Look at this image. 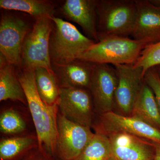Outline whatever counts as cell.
I'll list each match as a JSON object with an SVG mask.
<instances>
[{"label": "cell", "mask_w": 160, "mask_h": 160, "mask_svg": "<svg viewBox=\"0 0 160 160\" xmlns=\"http://www.w3.org/2000/svg\"><path fill=\"white\" fill-rule=\"evenodd\" d=\"M151 142L154 150L153 160H160V142Z\"/></svg>", "instance_id": "obj_26"}, {"label": "cell", "mask_w": 160, "mask_h": 160, "mask_svg": "<svg viewBox=\"0 0 160 160\" xmlns=\"http://www.w3.org/2000/svg\"><path fill=\"white\" fill-rule=\"evenodd\" d=\"M95 64L80 59L64 65H52L59 88L89 89Z\"/></svg>", "instance_id": "obj_15"}, {"label": "cell", "mask_w": 160, "mask_h": 160, "mask_svg": "<svg viewBox=\"0 0 160 160\" xmlns=\"http://www.w3.org/2000/svg\"><path fill=\"white\" fill-rule=\"evenodd\" d=\"M98 0H67L61 11L67 18L79 25L86 37L99 42L97 8Z\"/></svg>", "instance_id": "obj_14"}, {"label": "cell", "mask_w": 160, "mask_h": 160, "mask_svg": "<svg viewBox=\"0 0 160 160\" xmlns=\"http://www.w3.org/2000/svg\"><path fill=\"white\" fill-rule=\"evenodd\" d=\"M60 113L72 122L91 128L93 125V101L89 89L60 88Z\"/></svg>", "instance_id": "obj_10"}, {"label": "cell", "mask_w": 160, "mask_h": 160, "mask_svg": "<svg viewBox=\"0 0 160 160\" xmlns=\"http://www.w3.org/2000/svg\"><path fill=\"white\" fill-rule=\"evenodd\" d=\"M15 67L9 63L0 66V101L10 100L26 104L25 92Z\"/></svg>", "instance_id": "obj_17"}, {"label": "cell", "mask_w": 160, "mask_h": 160, "mask_svg": "<svg viewBox=\"0 0 160 160\" xmlns=\"http://www.w3.org/2000/svg\"><path fill=\"white\" fill-rule=\"evenodd\" d=\"M108 160H118L117 159H116L115 158H114L112 157L110 158Z\"/></svg>", "instance_id": "obj_28"}, {"label": "cell", "mask_w": 160, "mask_h": 160, "mask_svg": "<svg viewBox=\"0 0 160 160\" xmlns=\"http://www.w3.org/2000/svg\"><path fill=\"white\" fill-rule=\"evenodd\" d=\"M118 84L114 98V107L121 113L130 116L135 102L145 83L142 68L133 64L115 65Z\"/></svg>", "instance_id": "obj_9"}, {"label": "cell", "mask_w": 160, "mask_h": 160, "mask_svg": "<svg viewBox=\"0 0 160 160\" xmlns=\"http://www.w3.org/2000/svg\"><path fill=\"white\" fill-rule=\"evenodd\" d=\"M130 116L139 119L160 130L159 108L153 92L145 82Z\"/></svg>", "instance_id": "obj_16"}, {"label": "cell", "mask_w": 160, "mask_h": 160, "mask_svg": "<svg viewBox=\"0 0 160 160\" xmlns=\"http://www.w3.org/2000/svg\"><path fill=\"white\" fill-rule=\"evenodd\" d=\"M94 133L91 128L72 122L58 113L56 147L60 160H75Z\"/></svg>", "instance_id": "obj_7"}, {"label": "cell", "mask_w": 160, "mask_h": 160, "mask_svg": "<svg viewBox=\"0 0 160 160\" xmlns=\"http://www.w3.org/2000/svg\"><path fill=\"white\" fill-rule=\"evenodd\" d=\"M95 132L108 136L118 132H125L151 142H160V130L143 121L130 116H125L113 111L100 114L93 123Z\"/></svg>", "instance_id": "obj_6"}, {"label": "cell", "mask_w": 160, "mask_h": 160, "mask_svg": "<svg viewBox=\"0 0 160 160\" xmlns=\"http://www.w3.org/2000/svg\"><path fill=\"white\" fill-rule=\"evenodd\" d=\"M25 121L18 112L12 110L3 112L0 116V130L5 134H13L24 131Z\"/></svg>", "instance_id": "obj_22"}, {"label": "cell", "mask_w": 160, "mask_h": 160, "mask_svg": "<svg viewBox=\"0 0 160 160\" xmlns=\"http://www.w3.org/2000/svg\"><path fill=\"white\" fill-rule=\"evenodd\" d=\"M18 76L35 127L38 148L42 152L55 158L57 156L58 104L50 106L40 98L36 86L34 70L22 69Z\"/></svg>", "instance_id": "obj_1"}, {"label": "cell", "mask_w": 160, "mask_h": 160, "mask_svg": "<svg viewBox=\"0 0 160 160\" xmlns=\"http://www.w3.org/2000/svg\"><path fill=\"white\" fill-rule=\"evenodd\" d=\"M144 79L153 92L160 111V78L155 67L148 69L145 72Z\"/></svg>", "instance_id": "obj_24"}, {"label": "cell", "mask_w": 160, "mask_h": 160, "mask_svg": "<svg viewBox=\"0 0 160 160\" xmlns=\"http://www.w3.org/2000/svg\"><path fill=\"white\" fill-rule=\"evenodd\" d=\"M112 157L111 147L108 137L94 133L75 160H108Z\"/></svg>", "instance_id": "obj_21"}, {"label": "cell", "mask_w": 160, "mask_h": 160, "mask_svg": "<svg viewBox=\"0 0 160 160\" xmlns=\"http://www.w3.org/2000/svg\"><path fill=\"white\" fill-rule=\"evenodd\" d=\"M137 7L136 18L131 38L148 45L160 41V6L149 0H135Z\"/></svg>", "instance_id": "obj_13"}, {"label": "cell", "mask_w": 160, "mask_h": 160, "mask_svg": "<svg viewBox=\"0 0 160 160\" xmlns=\"http://www.w3.org/2000/svg\"><path fill=\"white\" fill-rule=\"evenodd\" d=\"M34 74L37 89L43 102L50 106L58 104L60 88L54 74L43 67L35 69Z\"/></svg>", "instance_id": "obj_19"}, {"label": "cell", "mask_w": 160, "mask_h": 160, "mask_svg": "<svg viewBox=\"0 0 160 160\" xmlns=\"http://www.w3.org/2000/svg\"><path fill=\"white\" fill-rule=\"evenodd\" d=\"M34 149L29 150L16 160H56L55 158L40 151L38 147L36 150Z\"/></svg>", "instance_id": "obj_25"}, {"label": "cell", "mask_w": 160, "mask_h": 160, "mask_svg": "<svg viewBox=\"0 0 160 160\" xmlns=\"http://www.w3.org/2000/svg\"></svg>", "instance_id": "obj_29"}, {"label": "cell", "mask_w": 160, "mask_h": 160, "mask_svg": "<svg viewBox=\"0 0 160 160\" xmlns=\"http://www.w3.org/2000/svg\"><path fill=\"white\" fill-rule=\"evenodd\" d=\"M133 66L142 68L144 75L148 69L160 66V41L146 46Z\"/></svg>", "instance_id": "obj_23"}, {"label": "cell", "mask_w": 160, "mask_h": 160, "mask_svg": "<svg viewBox=\"0 0 160 160\" xmlns=\"http://www.w3.org/2000/svg\"><path fill=\"white\" fill-rule=\"evenodd\" d=\"M49 38L51 65H64L78 59L96 43L82 34L71 23L55 17Z\"/></svg>", "instance_id": "obj_3"}, {"label": "cell", "mask_w": 160, "mask_h": 160, "mask_svg": "<svg viewBox=\"0 0 160 160\" xmlns=\"http://www.w3.org/2000/svg\"><path fill=\"white\" fill-rule=\"evenodd\" d=\"M155 67L156 69L158 74L159 77L160 78V66H157Z\"/></svg>", "instance_id": "obj_27"}, {"label": "cell", "mask_w": 160, "mask_h": 160, "mask_svg": "<svg viewBox=\"0 0 160 160\" xmlns=\"http://www.w3.org/2000/svg\"><path fill=\"white\" fill-rule=\"evenodd\" d=\"M137 12L135 0H98L97 14L99 41L115 37H130Z\"/></svg>", "instance_id": "obj_2"}, {"label": "cell", "mask_w": 160, "mask_h": 160, "mask_svg": "<svg viewBox=\"0 0 160 160\" xmlns=\"http://www.w3.org/2000/svg\"><path fill=\"white\" fill-rule=\"evenodd\" d=\"M30 29L25 21L12 15L4 14L0 22V53L9 64L21 68L22 48Z\"/></svg>", "instance_id": "obj_8"}, {"label": "cell", "mask_w": 160, "mask_h": 160, "mask_svg": "<svg viewBox=\"0 0 160 160\" xmlns=\"http://www.w3.org/2000/svg\"><path fill=\"white\" fill-rule=\"evenodd\" d=\"M112 156L118 160H153L154 150L151 141L125 133L109 135Z\"/></svg>", "instance_id": "obj_12"}, {"label": "cell", "mask_w": 160, "mask_h": 160, "mask_svg": "<svg viewBox=\"0 0 160 160\" xmlns=\"http://www.w3.org/2000/svg\"><path fill=\"white\" fill-rule=\"evenodd\" d=\"M148 45L130 38H108L95 43L78 59L112 66L133 64Z\"/></svg>", "instance_id": "obj_4"}, {"label": "cell", "mask_w": 160, "mask_h": 160, "mask_svg": "<svg viewBox=\"0 0 160 160\" xmlns=\"http://www.w3.org/2000/svg\"><path fill=\"white\" fill-rule=\"evenodd\" d=\"M53 27L52 18L36 19L24 39L21 69L34 70L43 67L53 73L49 54V38Z\"/></svg>", "instance_id": "obj_5"}, {"label": "cell", "mask_w": 160, "mask_h": 160, "mask_svg": "<svg viewBox=\"0 0 160 160\" xmlns=\"http://www.w3.org/2000/svg\"><path fill=\"white\" fill-rule=\"evenodd\" d=\"M0 7L6 10L26 12L36 19L43 17L53 18L55 13L51 2L42 0H1Z\"/></svg>", "instance_id": "obj_18"}, {"label": "cell", "mask_w": 160, "mask_h": 160, "mask_svg": "<svg viewBox=\"0 0 160 160\" xmlns=\"http://www.w3.org/2000/svg\"><path fill=\"white\" fill-rule=\"evenodd\" d=\"M37 138L32 136L9 138L1 140L0 160H16L29 150L38 147Z\"/></svg>", "instance_id": "obj_20"}, {"label": "cell", "mask_w": 160, "mask_h": 160, "mask_svg": "<svg viewBox=\"0 0 160 160\" xmlns=\"http://www.w3.org/2000/svg\"><path fill=\"white\" fill-rule=\"evenodd\" d=\"M118 82L114 66L95 64L89 90L94 109L99 114L112 111Z\"/></svg>", "instance_id": "obj_11"}]
</instances>
